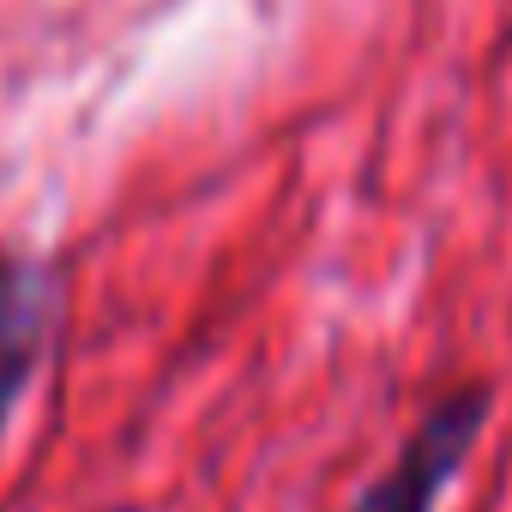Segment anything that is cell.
<instances>
[{
    "label": "cell",
    "instance_id": "7a4b0ae2",
    "mask_svg": "<svg viewBox=\"0 0 512 512\" xmlns=\"http://www.w3.org/2000/svg\"><path fill=\"white\" fill-rule=\"evenodd\" d=\"M61 326V278L31 253H0V446L13 434V416L55 344Z\"/></svg>",
    "mask_w": 512,
    "mask_h": 512
},
{
    "label": "cell",
    "instance_id": "6da1fadb",
    "mask_svg": "<svg viewBox=\"0 0 512 512\" xmlns=\"http://www.w3.org/2000/svg\"><path fill=\"white\" fill-rule=\"evenodd\" d=\"M488 410H494V392L482 380L434 398L422 410V422L404 434V446L392 452V464L350 500V512H434L446 500V488L464 476L470 452L482 446Z\"/></svg>",
    "mask_w": 512,
    "mask_h": 512
}]
</instances>
